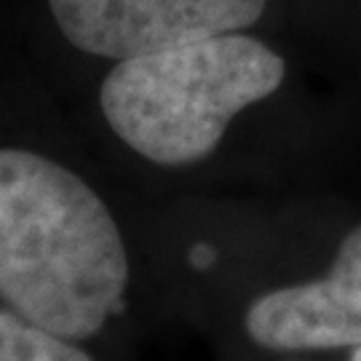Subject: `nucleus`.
Listing matches in <instances>:
<instances>
[{
	"mask_svg": "<svg viewBox=\"0 0 361 361\" xmlns=\"http://www.w3.org/2000/svg\"><path fill=\"white\" fill-rule=\"evenodd\" d=\"M123 235L75 171L0 147V300L65 340H86L121 308Z\"/></svg>",
	"mask_w": 361,
	"mask_h": 361,
	"instance_id": "obj_1",
	"label": "nucleus"
},
{
	"mask_svg": "<svg viewBox=\"0 0 361 361\" xmlns=\"http://www.w3.org/2000/svg\"><path fill=\"white\" fill-rule=\"evenodd\" d=\"M286 62L262 40L222 32L121 59L99 102L110 129L158 166H188L217 150L231 121L284 83Z\"/></svg>",
	"mask_w": 361,
	"mask_h": 361,
	"instance_id": "obj_2",
	"label": "nucleus"
},
{
	"mask_svg": "<svg viewBox=\"0 0 361 361\" xmlns=\"http://www.w3.org/2000/svg\"><path fill=\"white\" fill-rule=\"evenodd\" d=\"M56 27L75 49L131 59L188 40L241 32L268 0H49Z\"/></svg>",
	"mask_w": 361,
	"mask_h": 361,
	"instance_id": "obj_3",
	"label": "nucleus"
},
{
	"mask_svg": "<svg viewBox=\"0 0 361 361\" xmlns=\"http://www.w3.org/2000/svg\"><path fill=\"white\" fill-rule=\"evenodd\" d=\"M249 337L273 350L361 345V225L343 238L332 271L319 281L284 286L252 302Z\"/></svg>",
	"mask_w": 361,
	"mask_h": 361,
	"instance_id": "obj_4",
	"label": "nucleus"
},
{
	"mask_svg": "<svg viewBox=\"0 0 361 361\" xmlns=\"http://www.w3.org/2000/svg\"><path fill=\"white\" fill-rule=\"evenodd\" d=\"M350 361H361V345L356 350H353V359H350Z\"/></svg>",
	"mask_w": 361,
	"mask_h": 361,
	"instance_id": "obj_6",
	"label": "nucleus"
},
{
	"mask_svg": "<svg viewBox=\"0 0 361 361\" xmlns=\"http://www.w3.org/2000/svg\"><path fill=\"white\" fill-rule=\"evenodd\" d=\"M0 361H91L73 340L27 322L11 308H0Z\"/></svg>",
	"mask_w": 361,
	"mask_h": 361,
	"instance_id": "obj_5",
	"label": "nucleus"
}]
</instances>
